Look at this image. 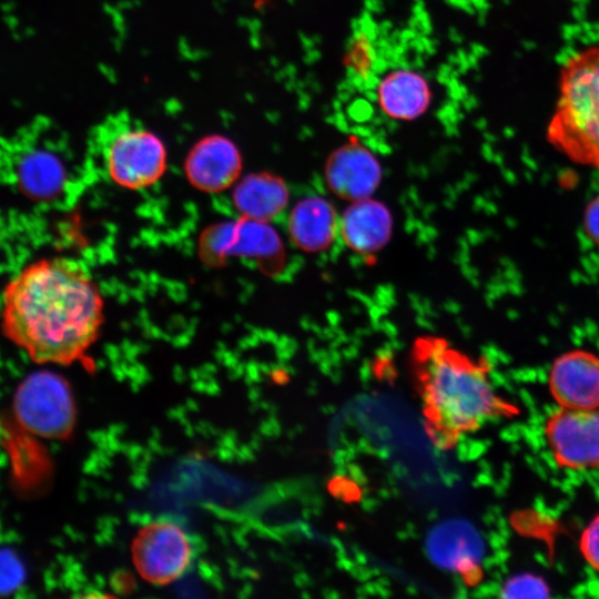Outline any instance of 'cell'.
I'll list each match as a JSON object with an SVG mask.
<instances>
[{"label": "cell", "instance_id": "cell-1", "mask_svg": "<svg viewBox=\"0 0 599 599\" xmlns=\"http://www.w3.org/2000/svg\"><path fill=\"white\" fill-rule=\"evenodd\" d=\"M0 319L3 335L34 363L69 365L97 341L103 298L78 262L41 258L7 283Z\"/></svg>", "mask_w": 599, "mask_h": 599}, {"label": "cell", "instance_id": "cell-2", "mask_svg": "<svg viewBox=\"0 0 599 599\" xmlns=\"http://www.w3.org/2000/svg\"><path fill=\"white\" fill-rule=\"evenodd\" d=\"M415 359L425 405L437 430L449 437L475 430L485 422L509 413L495 392L484 364L439 338H422Z\"/></svg>", "mask_w": 599, "mask_h": 599}, {"label": "cell", "instance_id": "cell-3", "mask_svg": "<svg viewBox=\"0 0 599 599\" xmlns=\"http://www.w3.org/2000/svg\"><path fill=\"white\" fill-rule=\"evenodd\" d=\"M547 140L571 161L599 170V45L575 52L562 64Z\"/></svg>", "mask_w": 599, "mask_h": 599}, {"label": "cell", "instance_id": "cell-4", "mask_svg": "<svg viewBox=\"0 0 599 599\" xmlns=\"http://www.w3.org/2000/svg\"><path fill=\"white\" fill-rule=\"evenodd\" d=\"M92 138L108 176L124 189L148 187L165 172L162 140L128 112L109 115L94 129Z\"/></svg>", "mask_w": 599, "mask_h": 599}, {"label": "cell", "instance_id": "cell-5", "mask_svg": "<svg viewBox=\"0 0 599 599\" xmlns=\"http://www.w3.org/2000/svg\"><path fill=\"white\" fill-rule=\"evenodd\" d=\"M13 409L24 429L43 438H64L74 425L71 389L64 378L52 372L28 376L16 392Z\"/></svg>", "mask_w": 599, "mask_h": 599}, {"label": "cell", "instance_id": "cell-6", "mask_svg": "<svg viewBox=\"0 0 599 599\" xmlns=\"http://www.w3.org/2000/svg\"><path fill=\"white\" fill-rule=\"evenodd\" d=\"M48 128L47 121L39 120L24 128L4 148L13 162L20 191L34 201L53 199L67 180L61 156L44 140Z\"/></svg>", "mask_w": 599, "mask_h": 599}, {"label": "cell", "instance_id": "cell-7", "mask_svg": "<svg viewBox=\"0 0 599 599\" xmlns=\"http://www.w3.org/2000/svg\"><path fill=\"white\" fill-rule=\"evenodd\" d=\"M132 558L143 579L165 585L187 569L192 547L180 526L171 521H154L139 530L132 544Z\"/></svg>", "mask_w": 599, "mask_h": 599}, {"label": "cell", "instance_id": "cell-8", "mask_svg": "<svg viewBox=\"0 0 599 599\" xmlns=\"http://www.w3.org/2000/svg\"><path fill=\"white\" fill-rule=\"evenodd\" d=\"M545 435L558 466L570 470L599 467V408L560 407L548 417Z\"/></svg>", "mask_w": 599, "mask_h": 599}, {"label": "cell", "instance_id": "cell-9", "mask_svg": "<svg viewBox=\"0 0 599 599\" xmlns=\"http://www.w3.org/2000/svg\"><path fill=\"white\" fill-rule=\"evenodd\" d=\"M425 552L430 562L443 571L471 576L485 557V542L469 520L447 517L434 524L426 534Z\"/></svg>", "mask_w": 599, "mask_h": 599}, {"label": "cell", "instance_id": "cell-10", "mask_svg": "<svg viewBox=\"0 0 599 599\" xmlns=\"http://www.w3.org/2000/svg\"><path fill=\"white\" fill-rule=\"evenodd\" d=\"M548 384L559 407L599 408V357L583 349L561 354L551 365Z\"/></svg>", "mask_w": 599, "mask_h": 599}, {"label": "cell", "instance_id": "cell-11", "mask_svg": "<svg viewBox=\"0 0 599 599\" xmlns=\"http://www.w3.org/2000/svg\"><path fill=\"white\" fill-rule=\"evenodd\" d=\"M382 174L376 156L367 148L354 143L337 149L324 170L327 187L349 202L373 196L380 184Z\"/></svg>", "mask_w": 599, "mask_h": 599}, {"label": "cell", "instance_id": "cell-12", "mask_svg": "<svg viewBox=\"0 0 599 599\" xmlns=\"http://www.w3.org/2000/svg\"><path fill=\"white\" fill-rule=\"evenodd\" d=\"M184 169L195 189L216 193L229 189L238 179L242 158L232 141L213 135L202 139L192 148Z\"/></svg>", "mask_w": 599, "mask_h": 599}, {"label": "cell", "instance_id": "cell-13", "mask_svg": "<svg viewBox=\"0 0 599 599\" xmlns=\"http://www.w3.org/2000/svg\"><path fill=\"white\" fill-rule=\"evenodd\" d=\"M393 227L389 209L370 196L351 202L339 216L338 235L354 253L372 255L388 243Z\"/></svg>", "mask_w": 599, "mask_h": 599}, {"label": "cell", "instance_id": "cell-14", "mask_svg": "<svg viewBox=\"0 0 599 599\" xmlns=\"http://www.w3.org/2000/svg\"><path fill=\"white\" fill-rule=\"evenodd\" d=\"M339 215L334 204L321 195L301 199L291 210L287 230L293 243L307 253L329 248L338 235Z\"/></svg>", "mask_w": 599, "mask_h": 599}, {"label": "cell", "instance_id": "cell-15", "mask_svg": "<svg viewBox=\"0 0 599 599\" xmlns=\"http://www.w3.org/2000/svg\"><path fill=\"white\" fill-rule=\"evenodd\" d=\"M430 89L417 71L397 69L389 72L378 84L377 102L382 111L394 120H413L428 106Z\"/></svg>", "mask_w": 599, "mask_h": 599}, {"label": "cell", "instance_id": "cell-16", "mask_svg": "<svg viewBox=\"0 0 599 599\" xmlns=\"http://www.w3.org/2000/svg\"><path fill=\"white\" fill-rule=\"evenodd\" d=\"M290 191L286 183L271 173L245 176L234 190L236 209L252 221L270 222L287 206Z\"/></svg>", "mask_w": 599, "mask_h": 599}, {"label": "cell", "instance_id": "cell-17", "mask_svg": "<svg viewBox=\"0 0 599 599\" xmlns=\"http://www.w3.org/2000/svg\"><path fill=\"white\" fill-rule=\"evenodd\" d=\"M500 590L504 598H546L549 596L547 583L532 573H519L511 577Z\"/></svg>", "mask_w": 599, "mask_h": 599}, {"label": "cell", "instance_id": "cell-18", "mask_svg": "<svg viewBox=\"0 0 599 599\" xmlns=\"http://www.w3.org/2000/svg\"><path fill=\"white\" fill-rule=\"evenodd\" d=\"M24 578L21 561L8 550H0V595L19 588Z\"/></svg>", "mask_w": 599, "mask_h": 599}, {"label": "cell", "instance_id": "cell-19", "mask_svg": "<svg viewBox=\"0 0 599 599\" xmlns=\"http://www.w3.org/2000/svg\"><path fill=\"white\" fill-rule=\"evenodd\" d=\"M579 548L586 562L599 572V515L581 532Z\"/></svg>", "mask_w": 599, "mask_h": 599}, {"label": "cell", "instance_id": "cell-20", "mask_svg": "<svg viewBox=\"0 0 599 599\" xmlns=\"http://www.w3.org/2000/svg\"><path fill=\"white\" fill-rule=\"evenodd\" d=\"M583 225L589 238L599 245V195L588 203L583 214Z\"/></svg>", "mask_w": 599, "mask_h": 599}]
</instances>
